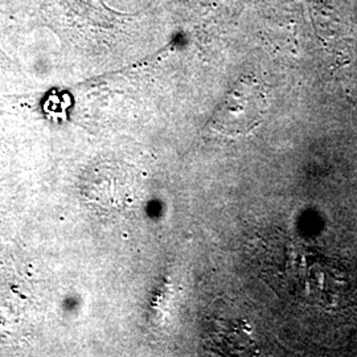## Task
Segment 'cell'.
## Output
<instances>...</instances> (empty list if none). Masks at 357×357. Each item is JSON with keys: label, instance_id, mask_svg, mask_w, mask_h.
Wrapping results in <instances>:
<instances>
[{"label": "cell", "instance_id": "cell-1", "mask_svg": "<svg viewBox=\"0 0 357 357\" xmlns=\"http://www.w3.org/2000/svg\"><path fill=\"white\" fill-rule=\"evenodd\" d=\"M266 107L268 96L262 84L252 77H241L217 106L212 125L225 137H243L262 122Z\"/></svg>", "mask_w": 357, "mask_h": 357}]
</instances>
